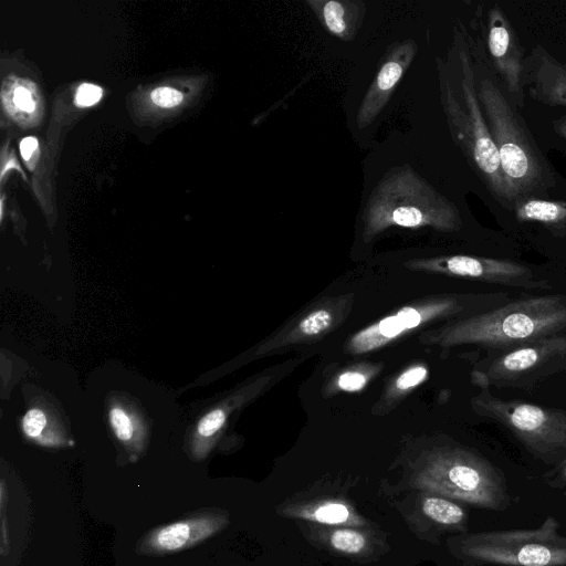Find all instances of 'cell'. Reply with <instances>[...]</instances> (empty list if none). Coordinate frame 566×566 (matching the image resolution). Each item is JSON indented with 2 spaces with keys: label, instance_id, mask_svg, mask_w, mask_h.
<instances>
[{
  "label": "cell",
  "instance_id": "25",
  "mask_svg": "<svg viewBox=\"0 0 566 566\" xmlns=\"http://www.w3.org/2000/svg\"><path fill=\"white\" fill-rule=\"evenodd\" d=\"M427 375V369L423 367H415L405 371L396 381L399 389H408L421 382Z\"/></svg>",
  "mask_w": 566,
  "mask_h": 566
},
{
  "label": "cell",
  "instance_id": "18",
  "mask_svg": "<svg viewBox=\"0 0 566 566\" xmlns=\"http://www.w3.org/2000/svg\"><path fill=\"white\" fill-rule=\"evenodd\" d=\"M322 15L328 31L334 35L342 36L345 34L347 23L345 20V8L338 1H327L323 4Z\"/></svg>",
  "mask_w": 566,
  "mask_h": 566
},
{
  "label": "cell",
  "instance_id": "14",
  "mask_svg": "<svg viewBox=\"0 0 566 566\" xmlns=\"http://www.w3.org/2000/svg\"><path fill=\"white\" fill-rule=\"evenodd\" d=\"M420 322L421 315L417 310L405 307L396 315L381 319L377 325L357 335L354 343L369 349L396 337L406 329L416 327Z\"/></svg>",
  "mask_w": 566,
  "mask_h": 566
},
{
  "label": "cell",
  "instance_id": "1",
  "mask_svg": "<svg viewBox=\"0 0 566 566\" xmlns=\"http://www.w3.org/2000/svg\"><path fill=\"white\" fill-rule=\"evenodd\" d=\"M475 81L478 98L514 203L552 187L555 180L546 160L497 84L485 74Z\"/></svg>",
  "mask_w": 566,
  "mask_h": 566
},
{
  "label": "cell",
  "instance_id": "3",
  "mask_svg": "<svg viewBox=\"0 0 566 566\" xmlns=\"http://www.w3.org/2000/svg\"><path fill=\"white\" fill-rule=\"evenodd\" d=\"M566 332V296L539 295L513 301L454 326L452 344L471 343L507 350Z\"/></svg>",
  "mask_w": 566,
  "mask_h": 566
},
{
  "label": "cell",
  "instance_id": "22",
  "mask_svg": "<svg viewBox=\"0 0 566 566\" xmlns=\"http://www.w3.org/2000/svg\"><path fill=\"white\" fill-rule=\"evenodd\" d=\"M226 415L222 410L216 409L207 413L198 423L197 431L203 437L208 438L214 434L224 423Z\"/></svg>",
  "mask_w": 566,
  "mask_h": 566
},
{
  "label": "cell",
  "instance_id": "4",
  "mask_svg": "<svg viewBox=\"0 0 566 566\" xmlns=\"http://www.w3.org/2000/svg\"><path fill=\"white\" fill-rule=\"evenodd\" d=\"M365 232L376 234L390 227L429 226L442 231L461 227L457 207L410 167L390 170L370 193L364 212Z\"/></svg>",
  "mask_w": 566,
  "mask_h": 566
},
{
  "label": "cell",
  "instance_id": "19",
  "mask_svg": "<svg viewBox=\"0 0 566 566\" xmlns=\"http://www.w3.org/2000/svg\"><path fill=\"white\" fill-rule=\"evenodd\" d=\"M109 421L116 437L124 442L133 439L134 427L128 415L118 407H114L109 411Z\"/></svg>",
  "mask_w": 566,
  "mask_h": 566
},
{
  "label": "cell",
  "instance_id": "12",
  "mask_svg": "<svg viewBox=\"0 0 566 566\" xmlns=\"http://www.w3.org/2000/svg\"><path fill=\"white\" fill-rule=\"evenodd\" d=\"M523 82L530 94L549 106H566V63L536 45L524 60Z\"/></svg>",
  "mask_w": 566,
  "mask_h": 566
},
{
  "label": "cell",
  "instance_id": "7",
  "mask_svg": "<svg viewBox=\"0 0 566 566\" xmlns=\"http://www.w3.org/2000/svg\"><path fill=\"white\" fill-rule=\"evenodd\" d=\"M472 402L479 415L503 424L535 457L545 462L566 458V410L504 400L490 392Z\"/></svg>",
  "mask_w": 566,
  "mask_h": 566
},
{
  "label": "cell",
  "instance_id": "26",
  "mask_svg": "<svg viewBox=\"0 0 566 566\" xmlns=\"http://www.w3.org/2000/svg\"><path fill=\"white\" fill-rule=\"evenodd\" d=\"M6 497H7V494H6V485H4V481L2 480L1 481V484H0V506H1V545H0V551H1V555L2 556H6L7 553L9 552V535H8V528H7V520H6V516H4V506H6Z\"/></svg>",
  "mask_w": 566,
  "mask_h": 566
},
{
  "label": "cell",
  "instance_id": "24",
  "mask_svg": "<svg viewBox=\"0 0 566 566\" xmlns=\"http://www.w3.org/2000/svg\"><path fill=\"white\" fill-rule=\"evenodd\" d=\"M102 97V88L84 83L82 84L76 92L75 101L80 106H91L99 101Z\"/></svg>",
  "mask_w": 566,
  "mask_h": 566
},
{
  "label": "cell",
  "instance_id": "5",
  "mask_svg": "<svg viewBox=\"0 0 566 566\" xmlns=\"http://www.w3.org/2000/svg\"><path fill=\"white\" fill-rule=\"evenodd\" d=\"M412 485L476 507L503 511L510 494L503 473L483 457L463 449L433 453L412 476Z\"/></svg>",
  "mask_w": 566,
  "mask_h": 566
},
{
  "label": "cell",
  "instance_id": "21",
  "mask_svg": "<svg viewBox=\"0 0 566 566\" xmlns=\"http://www.w3.org/2000/svg\"><path fill=\"white\" fill-rule=\"evenodd\" d=\"M46 424V418L40 409L29 410L23 418V431L32 439L39 438Z\"/></svg>",
  "mask_w": 566,
  "mask_h": 566
},
{
  "label": "cell",
  "instance_id": "30",
  "mask_svg": "<svg viewBox=\"0 0 566 566\" xmlns=\"http://www.w3.org/2000/svg\"><path fill=\"white\" fill-rule=\"evenodd\" d=\"M36 147L38 140L35 138L27 137L22 139L20 144V151L23 159L28 160L31 157L32 153L36 149Z\"/></svg>",
  "mask_w": 566,
  "mask_h": 566
},
{
  "label": "cell",
  "instance_id": "11",
  "mask_svg": "<svg viewBox=\"0 0 566 566\" xmlns=\"http://www.w3.org/2000/svg\"><path fill=\"white\" fill-rule=\"evenodd\" d=\"M417 52L416 43L403 41L392 46L387 60L380 66L373 84L367 90L357 114V125H369L384 108L396 85L410 65Z\"/></svg>",
  "mask_w": 566,
  "mask_h": 566
},
{
  "label": "cell",
  "instance_id": "17",
  "mask_svg": "<svg viewBox=\"0 0 566 566\" xmlns=\"http://www.w3.org/2000/svg\"><path fill=\"white\" fill-rule=\"evenodd\" d=\"M325 539L334 551L348 556L363 555L369 548L367 534L355 528H334L326 533Z\"/></svg>",
  "mask_w": 566,
  "mask_h": 566
},
{
  "label": "cell",
  "instance_id": "13",
  "mask_svg": "<svg viewBox=\"0 0 566 566\" xmlns=\"http://www.w3.org/2000/svg\"><path fill=\"white\" fill-rule=\"evenodd\" d=\"M286 512L289 516L324 525H364L361 516L350 505L336 500L301 504Z\"/></svg>",
  "mask_w": 566,
  "mask_h": 566
},
{
  "label": "cell",
  "instance_id": "31",
  "mask_svg": "<svg viewBox=\"0 0 566 566\" xmlns=\"http://www.w3.org/2000/svg\"><path fill=\"white\" fill-rule=\"evenodd\" d=\"M555 132L566 138V115L554 122Z\"/></svg>",
  "mask_w": 566,
  "mask_h": 566
},
{
  "label": "cell",
  "instance_id": "27",
  "mask_svg": "<svg viewBox=\"0 0 566 566\" xmlns=\"http://www.w3.org/2000/svg\"><path fill=\"white\" fill-rule=\"evenodd\" d=\"M366 378L363 374L348 371L340 375L338 386L346 391H356L364 387Z\"/></svg>",
  "mask_w": 566,
  "mask_h": 566
},
{
  "label": "cell",
  "instance_id": "23",
  "mask_svg": "<svg viewBox=\"0 0 566 566\" xmlns=\"http://www.w3.org/2000/svg\"><path fill=\"white\" fill-rule=\"evenodd\" d=\"M150 97L156 105L165 108L177 106L182 101L181 93L170 87H158Z\"/></svg>",
  "mask_w": 566,
  "mask_h": 566
},
{
  "label": "cell",
  "instance_id": "28",
  "mask_svg": "<svg viewBox=\"0 0 566 566\" xmlns=\"http://www.w3.org/2000/svg\"><path fill=\"white\" fill-rule=\"evenodd\" d=\"M547 484L552 488H564L566 486V458L559 462L556 469H554L548 475Z\"/></svg>",
  "mask_w": 566,
  "mask_h": 566
},
{
  "label": "cell",
  "instance_id": "8",
  "mask_svg": "<svg viewBox=\"0 0 566 566\" xmlns=\"http://www.w3.org/2000/svg\"><path fill=\"white\" fill-rule=\"evenodd\" d=\"M566 368V334L503 350L474 375L483 388H531Z\"/></svg>",
  "mask_w": 566,
  "mask_h": 566
},
{
  "label": "cell",
  "instance_id": "10",
  "mask_svg": "<svg viewBox=\"0 0 566 566\" xmlns=\"http://www.w3.org/2000/svg\"><path fill=\"white\" fill-rule=\"evenodd\" d=\"M488 48L493 64L515 104L523 101V53L515 31L504 11L495 4L488 15Z\"/></svg>",
  "mask_w": 566,
  "mask_h": 566
},
{
  "label": "cell",
  "instance_id": "16",
  "mask_svg": "<svg viewBox=\"0 0 566 566\" xmlns=\"http://www.w3.org/2000/svg\"><path fill=\"white\" fill-rule=\"evenodd\" d=\"M520 221H535L553 228L566 226V201L525 198L515 203Z\"/></svg>",
  "mask_w": 566,
  "mask_h": 566
},
{
  "label": "cell",
  "instance_id": "15",
  "mask_svg": "<svg viewBox=\"0 0 566 566\" xmlns=\"http://www.w3.org/2000/svg\"><path fill=\"white\" fill-rule=\"evenodd\" d=\"M423 515L444 530L464 532L467 528L465 510L451 499L426 493L421 499Z\"/></svg>",
  "mask_w": 566,
  "mask_h": 566
},
{
  "label": "cell",
  "instance_id": "29",
  "mask_svg": "<svg viewBox=\"0 0 566 566\" xmlns=\"http://www.w3.org/2000/svg\"><path fill=\"white\" fill-rule=\"evenodd\" d=\"M14 104L22 111L25 112H33L34 111V103L31 98L30 92L24 87H18L14 91V97H13Z\"/></svg>",
  "mask_w": 566,
  "mask_h": 566
},
{
  "label": "cell",
  "instance_id": "6",
  "mask_svg": "<svg viewBox=\"0 0 566 566\" xmlns=\"http://www.w3.org/2000/svg\"><path fill=\"white\" fill-rule=\"evenodd\" d=\"M560 524L547 516L541 526L488 531L454 538L453 553L475 565L566 566V536Z\"/></svg>",
  "mask_w": 566,
  "mask_h": 566
},
{
  "label": "cell",
  "instance_id": "20",
  "mask_svg": "<svg viewBox=\"0 0 566 566\" xmlns=\"http://www.w3.org/2000/svg\"><path fill=\"white\" fill-rule=\"evenodd\" d=\"M332 323V315L328 311L318 310L307 315L300 324L302 333L314 335L325 331Z\"/></svg>",
  "mask_w": 566,
  "mask_h": 566
},
{
  "label": "cell",
  "instance_id": "2",
  "mask_svg": "<svg viewBox=\"0 0 566 566\" xmlns=\"http://www.w3.org/2000/svg\"><path fill=\"white\" fill-rule=\"evenodd\" d=\"M459 90H454L440 66L441 102L451 135L497 200L505 206L514 203L478 98L471 57L464 49L459 51Z\"/></svg>",
  "mask_w": 566,
  "mask_h": 566
},
{
  "label": "cell",
  "instance_id": "9",
  "mask_svg": "<svg viewBox=\"0 0 566 566\" xmlns=\"http://www.w3.org/2000/svg\"><path fill=\"white\" fill-rule=\"evenodd\" d=\"M230 523L227 511L202 510L149 530L137 543L142 555H167L189 549L224 530Z\"/></svg>",
  "mask_w": 566,
  "mask_h": 566
}]
</instances>
